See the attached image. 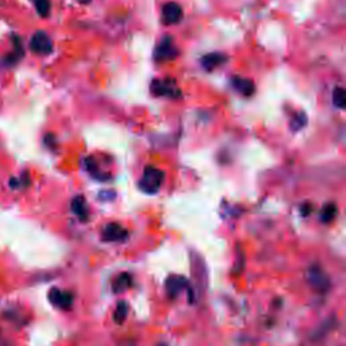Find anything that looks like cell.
<instances>
[{
	"instance_id": "6da1fadb",
	"label": "cell",
	"mask_w": 346,
	"mask_h": 346,
	"mask_svg": "<svg viewBox=\"0 0 346 346\" xmlns=\"http://www.w3.org/2000/svg\"><path fill=\"white\" fill-rule=\"evenodd\" d=\"M164 182V172L154 166H146L143 170V176L140 182L141 191L146 194H156L163 185Z\"/></svg>"
},
{
	"instance_id": "7a4b0ae2",
	"label": "cell",
	"mask_w": 346,
	"mask_h": 346,
	"mask_svg": "<svg viewBox=\"0 0 346 346\" xmlns=\"http://www.w3.org/2000/svg\"><path fill=\"white\" fill-rule=\"evenodd\" d=\"M307 282L310 284L311 287L314 288L315 291H319V292H325L327 291L328 287H330V282H328L327 276L325 275L319 266L317 265H312L310 269L307 270Z\"/></svg>"
},
{
	"instance_id": "3957f363",
	"label": "cell",
	"mask_w": 346,
	"mask_h": 346,
	"mask_svg": "<svg viewBox=\"0 0 346 346\" xmlns=\"http://www.w3.org/2000/svg\"><path fill=\"white\" fill-rule=\"evenodd\" d=\"M30 49L36 54H49L53 50V43L45 31H37L36 34L31 37Z\"/></svg>"
},
{
	"instance_id": "277c9868",
	"label": "cell",
	"mask_w": 346,
	"mask_h": 346,
	"mask_svg": "<svg viewBox=\"0 0 346 346\" xmlns=\"http://www.w3.org/2000/svg\"><path fill=\"white\" fill-rule=\"evenodd\" d=\"M127 238V230L118 223H110L102 231V240L106 242H121Z\"/></svg>"
},
{
	"instance_id": "5b68a950",
	"label": "cell",
	"mask_w": 346,
	"mask_h": 346,
	"mask_svg": "<svg viewBox=\"0 0 346 346\" xmlns=\"http://www.w3.org/2000/svg\"><path fill=\"white\" fill-rule=\"evenodd\" d=\"M161 18L164 20L165 24H175L183 18V8L180 4H177L175 1L166 3L163 7L161 11Z\"/></svg>"
},
{
	"instance_id": "8992f818",
	"label": "cell",
	"mask_w": 346,
	"mask_h": 346,
	"mask_svg": "<svg viewBox=\"0 0 346 346\" xmlns=\"http://www.w3.org/2000/svg\"><path fill=\"white\" fill-rule=\"evenodd\" d=\"M49 300L57 307H61L64 310H69L73 305V296L72 293L60 291L59 288H52L49 292Z\"/></svg>"
},
{
	"instance_id": "52a82bcc",
	"label": "cell",
	"mask_w": 346,
	"mask_h": 346,
	"mask_svg": "<svg viewBox=\"0 0 346 346\" xmlns=\"http://www.w3.org/2000/svg\"><path fill=\"white\" fill-rule=\"evenodd\" d=\"M176 54V50H175V46H173V42H172V38L170 37H166L163 40V42L160 43L159 49L156 52V59L160 60V61H166V60H170L175 57Z\"/></svg>"
},
{
	"instance_id": "ba28073f",
	"label": "cell",
	"mask_w": 346,
	"mask_h": 346,
	"mask_svg": "<svg viewBox=\"0 0 346 346\" xmlns=\"http://www.w3.org/2000/svg\"><path fill=\"white\" fill-rule=\"evenodd\" d=\"M188 282L182 276H172L166 280V291L170 298H176L184 288H187Z\"/></svg>"
},
{
	"instance_id": "9c48e42d",
	"label": "cell",
	"mask_w": 346,
	"mask_h": 346,
	"mask_svg": "<svg viewBox=\"0 0 346 346\" xmlns=\"http://www.w3.org/2000/svg\"><path fill=\"white\" fill-rule=\"evenodd\" d=\"M153 94L157 96H175V82L170 80H160V81H154L152 84Z\"/></svg>"
},
{
	"instance_id": "30bf717a",
	"label": "cell",
	"mask_w": 346,
	"mask_h": 346,
	"mask_svg": "<svg viewBox=\"0 0 346 346\" xmlns=\"http://www.w3.org/2000/svg\"><path fill=\"white\" fill-rule=\"evenodd\" d=\"M233 87L244 96H250L254 92V84H253L252 80L244 79V77L235 76L233 79Z\"/></svg>"
},
{
	"instance_id": "8fae6325",
	"label": "cell",
	"mask_w": 346,
	"mask_h": 346,
	"mask_svg": "<svg viewBox=\"0 0 346 346\" xmlns=\"http://www.w3.org/2000/svg\"><path fill=\"white\" fill-rule=\"evenodd\" d=\"M72 211H73V214H76L81 221H85L88 218V205L85 203L84 196L79 195L72 200Z\"/></svg>"
},
{
	"instance_id": "7c38bea8",
	"label": "cell",
	"mask_w": 346,
	"mask_h": 346,
	"mask_svg": "<svg viewBox=\"0 0 346 346\" xmlns=\"http://www.w3.org/2000/svg\"><path fill=\"white\" fill-rule=\"evenodd\" d=\"M224 61H226V57H224L223 54L211 53L207 54V56H204V57L202 59V65H203V68L207 69V71H212L214 68L221 66Z\"/></svg>"
},
{
	"instance_id": "4fadbf2b",
	"label": "cell",
	"mask_w": 346,
	"mask_h": 346,
	"mask_svg": "<svg viewBox=\"0 0 346 346\" xmlns=\"http://www.w3.org/2000/svg\"><path fill=\"white\" fill-rule=\"evenodd\" d=\"M130 284H131V277H130L129 273H122L121 276H118L117 280L114 282L112 289H114V292L117 293L123 292L130 287Z\"/></svg>"
},
{
	"instance_id": "5bb4252c",
	"label": "cell",
	"mask_w": 346,
	"mask_h": 346,
	"mask_svg": "<svg viewBox=\"0 0 346 346\" xmlns=\"http://www.w3.org/2000/svg\"><path fill=\"white\" fill-rule=\"evenodd\" d=\"M127 312H129V308H127V303L121 300L119 303L117 305V310L114 312V321L117 323H122L127 317Z\"/></svg>"
},
{
	"instance_id": "9a60e30c",
	"label": "cell",
	"mask_w": 346,
	"mask_h": 346,
	"mask_svg": "<svg viewBox=\"0 0 346 346\" xmlns=\"http://www.w3.org/2000/svg\"><path fill=\"white\" fill-rule=\"evenodd\" d=\"M335 215H337V207L333 203H328L323 207L322 212H321V219H322V222L328 223L334 219Z\"/></svg>"
},
{
	"instance_id": "2e32d148",
	"label": "cell",
	"mask_w": 346,
	"mask_h": 346,
	"mask_svg": "<svg viewBox=\"0 0 346 346\" xmlns=\"http://www.w3.org/2000/svg\"><path fill=\"white\" fill-rule=\"evenodd\" d=\"M345 98L346 95L344 88L342 87H337L334 89V92H333V103H334V106L337 108H340V110L345 108Z\"/></svg>"
},
{
	"instance_id": "e0dca14e",
	"label": "cell",
	"mask_w": 346,
	"mask_h": 346,
	"mask_svg": "<svg viewBox=\"0 0 346 346\" xmlns=\"http://www.w3.org/2000/svg\"><path fill=\"white\" fill-rule=\"evenodd\" d=\"M37 12L41 15L42 18H46L50 14V1L49 0H34Z\"/></svg>"
},
{
	"instance_id": "ac0fdd59",
	"label": "cell",
	"mask_w": 346,
	"mask_h": 346,
	"mask_svg": "<svg viewBox=\"0 0 346 346\" xmlns=\"http://www.w3.org/2000/svg\"><path fill=\"white\" fill-rule=\"evenodd\" d=\"M305 123H307V117H305V114L300 112V114L293 117L292 122H291V129L298 131V130H300L302 127H305Z\"/></svg>"
},
{
	"instance_id": "d6986e66",
	"label": "cell",
	"mask_w": 346,
	"mask_h": 346,
	"mask_svg": "<svg viewBox=\"0 0 346 346\" xmlns=\"http://www.w3.org/2000/svg\"><path fill=\"white\" fill-rule=\"evenodd\" d=\"M99 198L100 200H112L114 198H115V192L114 191H102L99 194Z\"/></svg>"
},
{
	"instance_id": "ffe728a7",
	"label": "cell",
	"mask_w": 346,
	"mask_h": 346,
	"mask_svg": "<svg viewBox=\"0 0 346 346\" xmlns=\"http://www.w3.org/2000/svg\"><path fill=\"white\" fill-rule=\"evenodd\" d=\"M310 210H311V205L310 204H305V211L302 210V214H303V215H308V214H310Z\"/></svg>"
},
{
	"instance_id": "44dd1931",
	"label": "cell",
	"mask_w": 346,
	"mask_h": 346,
	"mask_svg": "<svg viewBox=\"0 0 346 346\" xmlns=\"http://www.w3.org/2000/svg\"><path fill=\"white\" fill-rule=\"evenodd\" d=\"M89 1H91V0H80V3H82V4H88Z\"/></svg>"
}]
</instances>
